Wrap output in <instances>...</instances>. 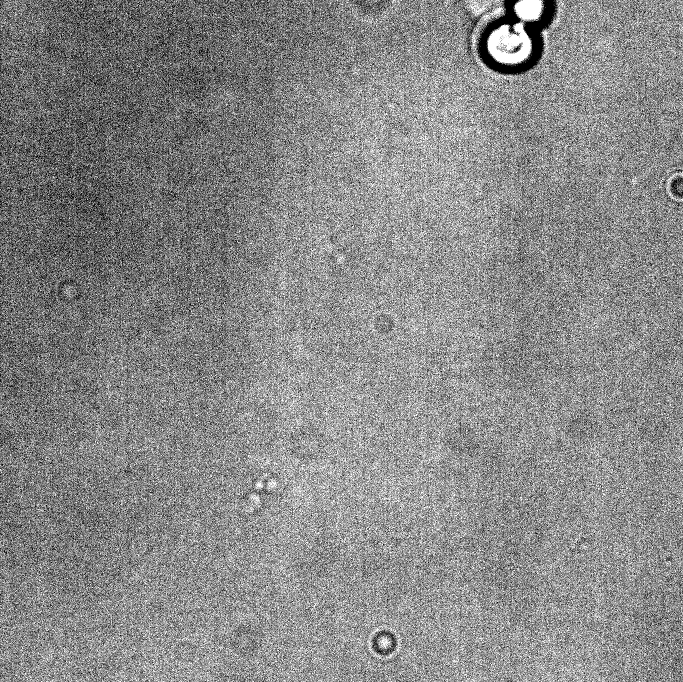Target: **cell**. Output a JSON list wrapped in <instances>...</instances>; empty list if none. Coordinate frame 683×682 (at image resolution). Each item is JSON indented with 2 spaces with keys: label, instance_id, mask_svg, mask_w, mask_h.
<instances>
[{
  "label": "cell",
  "instance_id": "obj_2",
  "mask_svg": "<svg viewBox=\"0 0 683 682\" xmlns=\"http://www.w3.org/2000/svg\"><path fill=\"white\" fill-rule=\"evenodd\" d=\"M511 18L534 28L550 15V0H511Z\"/></svg>",
  "mask_w": 683,
  "mask_h": 682
},
{
  "label": "cell",
  "instance_id": "obj_3",
  "mask_svg": "<svg viewBox=\"0 0 683 682\" xmlns=\"http://www.w3.org/2000/svg\"><path fill=\"white\" fill-rule=\"evenodd\" d=\"M669 190L676 199H683V175H676L670 181Z\"/></svg>",
  "mask_w": 683,
  "mask_h": 682
},
{
  "label": "cell",
  "instance_id": "obj_1",
  "mask_svg": "<svg viewBox=\"0 0 683 682\" xmlns=\"http://www.w3.org/2000/svg\"><path fill=\"white\" fill-rule=\"evenodd\" d=\"M482 47L491 64L514 70L533 61L538 46L533 28L511 18L490 25L483 35Z\"/></svg>",
  "mask_w": 683,
  "mask_h": 682
}]
</instances>
